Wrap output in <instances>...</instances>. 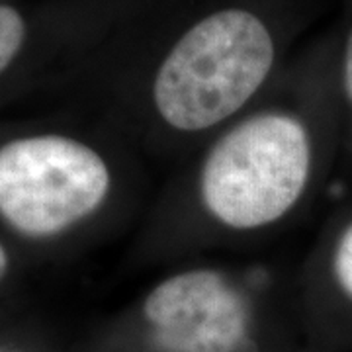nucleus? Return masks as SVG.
<instances>
[{"instance_id": "nucleus-1", "label": "nucleus", "mask_w": 352, "mask_h": 352, "mask_svg": "<svg viewBox=\"0 0 352 352\" xmlns=\"http://www.w3.org/2000/svg\"><path fill=\"white\" fill-rule=\"evenodd\" d=\"M274 63V41L261 18L221 10L176 41L153 85L155 106L180 131H201L241 110Z\"/></svg>"}, {"instance_id": "nucleus-2", "label": "nucleus", "mask_w": 352, "mask_h": 352, "mask_svg": "<svg viewBox=\"0 0 352 352\" xmlns=\"http://www.w3.org/2000/svg\"><path fill=\"white\" fill-rule=\"evenodd\" d=\"M311 143L302 122L261 113L227 131L201 166L204 206L233 229L280 219L300 200L309 178Z\"/></svg>"}, {"instance_id": "nucleus-3", "label": "nucleus", "mask_w": 352, "mask_h": 352, "mask_svg": "<svg viewBox=\"0 0 352 352\" xmlns=\"http://www.w3.org/2000/svg\"><path fill=\"white\" fill-rule=\"evenodd\" d=\"M108 188L106 163L75 139H16L0 149V214L25 235L63 231L92 214Z\"/></svg>"}, {"instance_id": "nucleus-4", "label": "nucleus", "mask_w": 352, "mask_h": 352, "mask_svg": "<svg viewBox=\"0 0 352 352\" xmlns=\"http://www.w3.org/2000/svg\"><path fill=\"white\" fill-rule=\"evenodd\" d=\"M170 352H237L247 331L239 292L215 270H190L161 282L143 305Z\"/></svg>"}, {"instance_id": "nucleus-5", "label": "nucleus", "mask_w": 352, "mask_h": 352, "mask_svg": "<svg viewBox=\"0 0 352 352\" xmlns=\"http://www.w3.org/2000/svg\"><path fill=\"white\" fill-rule=\"evenodd\" d=\"M24 36L25 24L22 16L10 6L0 4V73L18 55Z\"/></svg>"}, {"instance_id": "nucleus-6", "label": "nucleus", "mask_w": 352, "mask_h": 352, "mask_svg": "<svg viewBox=\"0 0 352 352\" xmlns=\"http://www.w3.org/2000/svg\"><path fill=\"white\" fill-rule=\"evenodd\" d=\"M333 268L339 286L352 298V226L342 233L337 245Z\"/></svg>"}, {"instance_id": "nucleus-7", "label": "nucleus", "mask_w": 352, "mask_h": 352, "mask_svg": "<svg viewBox=\"0 0 352 352\" xmlns=\"http://www.w3.org/2000/svg\"><path fill=\"white\" fill-rule=\"evenodd\" d=\"M342 85H344V92L346 98L352 104V32L346 41V50H344V65H342Z\"/></svg>"}, {"instance_id": "nucleus-8", "label": "nucleus", "mask_w": 352, "mask_h": 352, "mask_svg": "<svg viewBox=\"0 0 352 352\" xmlns=\"http://www.w3.org/2000/svg\"><path fill=\"white\" fill-rule=\"evenodd\" d=\"M6 266H8V256H6V251L0 245V280L6 274Z\"/></svg>"}]
</instances>
